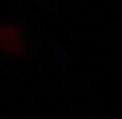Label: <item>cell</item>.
I'll return each instance as SVG.
<instances>
[{
	"label": "cell",
	"mask_w": 122,
	"mask_h": 119,
	"mask_svg": "<svg viewBox=\"0 0 122 119\" xmlns=\"http://www.w3.org/2000/svg\"><path fill=\"white\" fill-rule=\"evenodd\" d=\"M0 46L5 51H25L27 37L22 27H17L15 22H0Z\"/></svg>",
	"instance_id": "6da1fadb"
}]
</instances>
